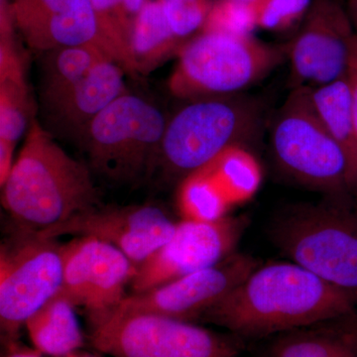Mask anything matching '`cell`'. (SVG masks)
<instances>
[{"label":"cell","mask_w":357,"mask_h":357,"mask_svg":"<svg viewBox=\"0 0 357 357\" xmlns=\"http://www.w3.org/2000/svg\"><path fill=\"white\" fill-rule=\"evenodd\" d=\"M357 301L294 262L260 265L199 321L241 337L312 328L356 312Z\"/></svg>","instance_id":"6da1fadb"},{"label":"cell","mask_w":357,"mask_h":357,"mask_svg":"<svg viewBox=\"0 0 357 357\" xmlns=\"http://www.w3.org/2000/svg\"><path fill=\"white\" fill-rule=\"evenodd\" d=\"M1 204L14 223L42 231L100 206V196L91 168L70 157L34 119L1 185Z\"/></svg>","instance_id":"7a4b0ae2"},{"label":"cell","mask_w":357,"mask_h":357,"mask_svg":"<svg viewBox=\"0 0 357 357\" xmlns=\"http://www.w3.org/2000/svg\"><path fill=\"white\" fill-rule=\"evenodd\" d=\"M261 123L260 103L241 93L190 100L167 123L154 172L180 183L229 148L246 147Z\"/></svg>","instance_id":"3957f363"},{"label":"cell","mask_w":357,"mask_h":357,"mask_svg":"<svg viewBox=\"0 0 357 357\" xmlns=\"http://www.w3.org/2000/svg\"><path fill=\"white\" fill-rule=\"evenodd\" d=\"M351 198L293 206L275 220L271 236L292 262L357 301V206Z\"/></svg>","instance_id":"277c9868"},{"label":"cell","mask_w":357,"mask_h":357,"mask_svg":"<svg viewBox=\"0 0 357 357\" xmlns=\"http://www.w3.org/2000/svg\"><path fill=\"white\" fill-rule=\"evenodd\" d=\"M275 162L289 177L328 197L357 194V172L324 128L304 86L293 89L271 128Z\"/></svg>","instance_id":"5b68a950"},{"label":"cell","mask_w":357,"mask_h":357,"mask_svg":"<svg viewBox=\"0 0 357 357\" xmlns=\"http://www.w3.org/2000/svg\"><path fill=\"white\" fill-rule=\"evenodd\" d=\"M178 55L169 89L188 100L241 93L288 57L287 46L206 32L190 39Z\"/></svg>","instance_id":"8992f818"},{"label":"cell","mask_w":357,"mask_h":357,"mask_svg":"<svg viewBox=\"0 0 357 357\" xmlns=\"http://www.w3.org/2000/svg\"><path fill=\"white\" fill-rule=\"evenodd\" d=\"M168 123L163 112L126 91L89 123L82 137L91 171L114 182L152 175Z\"/></svg>","instance_id":"52a82bcc"},{"label":"cell","mask_w":357,"mask_h":357,"mask_svg":"<svg viewBox=\"0 0 357 357\" xmlns=\"http://www.w3.org/2000/svg\"><path fill=\"white\" fill-rule=\"evenodd\" d=\"M88 342L112 357H237L243 337L155 314L109 312L89 321Z\"/></svg>","instance_id":"ba28073f"},{"label":"cell","mask_w":357,"mask_h":357,"mask_svg":"<svg viewBox=\"0 0 357 357\" xmlns=\"http://www.w3.org/2000/svg\"><path fill=\"white\" fill-rule=\"evenodd\" d=\"M62 243L13 222L0 245V330L8 349L17 345L27 319L60 292Z\"/></svg>","instance_id":"9c48e42d"},{"label":"cell","mask_w":357,"mask_h":357,"mask_svg":"<svg viewBox=\"0 0 357 357\" xmlns=\"http://www.w3.org/2000/svg\"><path fill=\"white\" fill-rule=\"evenodd\" d=\"M244 217L215 222L178 220L172 236L136 268L130 294L146 292L217 264L232 255L248 227Z\"/></svg>","instance_id":"30bf717a"},{"label":"cell","mask_w":357,"mask_h":357,"mask_svg":"<svg viewBox=\"0 0 357 357\" xmlns=\"http://www.w3.org/2000/svg\"><path fill=\"white\" fill-rule=\"evenodd\" d=\"M61 295L84 310L88 321L109 314L129 295L136 266L112 244L93 237L62 243Z\"/></svg>","instance_id":"8fae6325"},{"label":"cell","mask_w":357,"mask_h":357,"mask_svg":"<svg viewBox=\"0 0 357 357\" xmlns=\"http://www.w3.org/2000/svg\"><path fill=\"white\" fill-rule=\"evenodd\" d=\"M356 46L347 6L338 0H312L299 33L287 46L293 89L347 76Z\"/></svg>","instance_id":"7c38bea8"},{"label":"cell","mask_w":357,"mask_h":357,"mask_svg":"<svg viewBox=\"0 0 357 357\" xmlns=\"http://www.w3.org/2000/svg\"><path fill=\"white\" fill-rule=\"evenodd\" d=\"M178 220L156 204L93 206L61 225L38 231L47 238L86 236L114 245L136 268L172 236Z\"/></svg>","instance_id":"4fadbf2b"},{"label":"cell","mask_w":357,"mask_h":357,"mask_svg":"<svg viewBox=\"0 0 357 357\" xmlns=\"http://www.w3.org/2000/svg\"><path fill=\"white\" fill-rule=\"evenodd\" d=\"M252 256L234 252L222 261L146 292L129 294L116 314H155L185 321L202 316L260 266Z\"/></svg>","instance_id":"5bb4252c"},{"label":"cell","mask_w":357,"mask_h":357,"mask_svg":"<svg viewBox=\"0 0 357 357\" xmlns=\"http://www.w3.org/2000/svg\"><path fill=\"white\" fill-rule=\"evenodd\" d=\"M14 25L33 50L96 46L117 61L91 0H9Z\"/></svg>","instance_id":"9a60e30c"},{"label":"cell","mask_w":357,"mask_h":357,"mask_svg":"<svg viewBox=\"0 0 357 357\" xmlns=\"http://www.w3.org/2000/svg\"><path fill=\"white\" fill-rule=\"evenodd\" d=\"M126 70L114 60H105L57 103L50 107L59 128L81 138L91 121L128 89Z\"/></svg>","instance_id":"2e32d148"},{"label":"cell","mask_w":357,"mask_h":357,"mask_svg":"<svg viewBox=\"0 0 357 357\" xmlns=\"http://www.w3.org/2000/svg\"><path fill=\"white\" fill-rule=\"evenodd\" d=\"M77 307L58 293L25 323L34 349L51 357H63L84 345L76 314Z\"/></svg>","instance_id":"e0dca14e"},{"label":"cell","mask_w":357,"mask_h":357,"mask_svg":"<svg viewBox=\"0 0 357 357\" xmlns=\"http://www.w3.org/2000/svg\"><path fill=\"white\" fill-rule=\"evenodd\" d=\"M34 107L26 83L24 67L16 48L0 50V143L14 148L27 134Z\"/></svg>","instance_id":"ac0fdd59"},{"label":"cell","mask_w":357,"mask_h":357,"mask_svg":"<svg viewBox=\"0 0 357 357\" xmlns=\"http://www.w3.org/2000/svg\"><path fill=\"white\" fill-rule=\"evenodd\" d=\"M304 88L319 121L342 148L357 172V132L349 75L332 83Z\"/></svg>","instance_id":"d6986e66"},{"label":"cell","mask_w":357,"mask_h":357,"mask_svg":"<svg viewBox=\"0 0 357 357\" xmlns=\"http://www.w3.org/2000/svg\"><path fill=\"white\" fill-rule=\"evenodd\" d=\"M185 44L178 38L160 0H146L133 20L130 48L136 73L147 74Z\"/></svg>","instance_id":"ffe728a7"},{"label":"cell","mask_w":357,"mask_h":357,"mask_svg":"<svg viewBox=\"0 0 357 357\" xmlns=\"http://www.w3.org/2000/svg\"><path fill=\"white\" fill-rule=\"evenodd\" d=\"M199 170L210 178L231 208L252 199L262 182L259 162L243 146L229 148Z\"/></svg>","instance_id":"44dd1931"},{"label":"cell","mask_w":357,"mask_h":357,"mask_svg":"<svg viewBox=\"0 0 357 357\" xmlns=\"http://www.w3.org/2000/svg\"><path fill=\"white\" fill-rule=\"evenodd\" d=\"M105 60L114 59L98 47L89 45L63 47L47 52L43 93L47 107L50 109L62 100L96 66Z\"/></svg>","instance_id":"7402d4cb"},{"label":"cell","mask_w":357,"mask_h":357,"mask_svg":"<svg viewBox=\"0 0 357 357\" xmlns=\"http://www.w3.org/2000/svg\"><path fill=\"white\" fill-rule=\"evenodd\" d=\"M267 357H357V345L319 325L284 333L275 340Z\"/></svg>","instance_id":"603a6c76"},{"label":"cell","mask_w":357,"mask_h":357,"mask_svg":"<svg viewBox=\"0 0 357 357\" xmlns=\"http://www.w3.org/2000/svg\"><path fill=\"white\" fill-rule=\"evenodd\" d=\"M177 208L182 220L215 222L227 217L231 206L202 171L190 174L178 185Z\"/></svg>","instance_id":"cb8c5ba5"},{"label":"cell","mask_w":357,"mask_h":357,"mask_svg":"<svg viewBox=\"0 0 357 357\" xmlns=\"http://www.w3.org/2000/svg\"><path fill=\"white\" fill-rule=\"evenodd\" d=\"M91 1L100 29L116 53L119 64L126 72L136 74L130 48L133 20L126 13L121 0Z\"/></svg>","instance_id":"d4e9b609"},{"label":"cell","mask_w":357,"mask_h":357,"mask_svg":"<svg viewBox=\"0 0 357 357\" xmlns=\"http://www.w3.org/2000/svg\"><path fill=\"white\" fill-rule=\"evenodd\" d=\"M257 26L255 2L246 0H215L202 32L234 37L251 36Z\"/></svg>","instance_id":"484cf974"},{"label":"cell","mask_w":357,"mask_h":357,"mask_svg":"<svg viewBox=\"0 0 357 357\" xmlns=\"http://www.w3.org/2000/svg\"><path fill=\"white\" fill-rule=\"evenodd\" d=\"M312 0H257V26L267 31L283 32L304 21Z\"/></svg>","instance_id":"4316f807"},{"label":"cell","mask_w":357,"mask_h":357,"mask_svg":"<svg viewBox=\"0 0 357 357\" xmlns=\"http://www.w3.org/2000/svg\"><path fill=\"white\" fill-rule=\"evenodd\" d=\"M174 31L185 45L203 29L213 0H160Z\"/></svg>","instance_id":"83f0119b"},{"label":"cell","mask_w":357,"mask_h":357,"mask_svg":"<svg viewBox=\"0 0 357 357\" xmlns=\"http://www.w3.org/2000/svg\"><path fill=\"white\" fill-rule=\"evenodd\" d=\"M326 328H332L335 332L342 333L345 337L351 340L354 344L357 345V314L354 312L349 316L344 317L335 321H328V323L321 324Z\"/></svg>","instance_id":"f1b7e54d"},{"label":"cell","mask_w":357,"mask_h":357,"mask_svg":"<svg viewBox=\"0 0 357 357\" xmlns=\"http://www.w3.org/2000/svg\"><path fill=\"white\" fill-rule=\"evenodd\" d=\"M352 86V96H354V115L357 132V46L352 55L351 65L349 70Z\"/></svg>","instance_id":"f546056e"},{"label":"cell","mask_w":357,"mask_h":357,"mask_svg":"<svg viewBox=\"0 0 357 357\" xmlns=\"http://www.w3.org/2000/svg\"><path fill=\"white\" fill-rule=\"evenodd\" d=\"M121 1L124 8H126V13H128V15L134 20V18H135V16L139 13L141 7H142L146 0H121Z\"/></svg>","instance_id":"4dcf8cb0"},{"label":"cell","mask_w":357,"mask_h":357,"mask_svg":"<svg viewBox=\"0 0 357 357\" xmlns=\"http://www.w3.org/2000/svg\"><path fill=\"white\" fill-rule=\"evenodd\" d=\"M41 356L42 354L36 349L30 351L27 349H21L18 345H14L9 349V354L6 357H42Z\"/></svg>","instance_id":"1f68e13d"},{"label":"cell","mask_w":357,"mask_h":357,"mask_svg":"<svg viewBox=\"0 0 357 357\" xmlns=\"http://www.w3.org/2000/svg\"><path fill=\"white\" fill-rule=\"evenodd\" d=\"M347 9L357 35V0H347Z\"/></svg>","instance_id":"d6a6232c"},{"label":"cell","mask_w":357,"mask_h":357,"mask_svg":"<svg viewBox=\"0 0 357 357\" xmlns=\"http://www.w3.org/2000/svg\"><path fill=\"white\" fill-rule=\"evenodd\" d=\"M63 357H98L95 354H89V352L83 351L82 349L79 351L72 352V354H68Z\"/></svg>","instance_id":"836d02e7"},{"label":"cell","mask_w":357,"mask_h":357,"mask_svg":"<svg viewBox=\"0 0 357 357\" xmlns=\"http://www.w3.org/2000/svg\"><path fill=\"white\" fill-rule=\"evenodd\" d=\"M246 1L255 2L257 1V0H246Z\"/></svg>","instance_id":"e575fe53"}]
</instances>
